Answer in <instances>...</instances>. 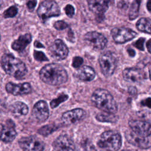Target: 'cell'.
<instances>
[{"label":"cell","mask_w":151,"mask_h":151,"mask_svg":"<svg viewBox=\"0 0 151 151\" xmlns=\"http://www.w3.org/2000/svg\"><path fill=\"white\" fill-rule=\"evenodd\" d=\"M76 77L82 81H90L95 78L96 72L91 67L84 65L77 70Z\"/></svg>","instance_id":"21"},{"label":"cell","mask_w":151,"mask_h":151,"mask_svg":"<svg viewBox=\"0 0 151 151\" xmlns=\"http://www.w3.org/2000/svg\"><path fill=\"white\" fill-rule=\"evenodd\" d=\"M32 37L30 34H25L20 35L18 39L15 40L11 45L12 48L17 51H23L26 47L31 42Z\"/></svg>","instance_id":"20"},{"label":"cell","mask_w":151,"mask_h":151,"mask_svg":"<svg viewBox=\"0 0 151 151\" xmlns=\"http://www.w3.org/2000/svg\"><path fill=\"white\" fill-rule=\"evenodd\" d=\"M37 14L42 22H45L51 17L59 16L60 9L55 1L45 0L40 4L37 9Z\"/></svg>","instance_id":"5"},{"label":"cell","mask_w":151,"mask_h":151,"mask_svg":"<svg viewBox=\"0 0 151 151\" xmlns=\"http://www.w3.org/2000/svg\"><path fill=\"white\" fill-rule=\"evenodd\" d=\"M140 2L141 0H134L132 3L129 14V19L130 20H133L138 17Z\"/></svg>","instance_id":"25"},{"label":"cell","mask_w":151,"mask_h":151,"mask_svg":"<svg viewBox=\"0 0 151 151\" xmlns=\"http://www.w3.org/2000/svg\"><path fill=\"white\" fill-rule=\"evenodd\" d=\"M18 144L24 151H43L44 149V142L35 136L22 137Z\"/></svg>","instance_id":"9"},{"label":"cell","mask_w":151,"mask_h":151,"mask_svg":"<svg viewBox=\"0 0 151 151\" xmlns=\"http://www.w3.org/2000/svg\"><path fill=\"white\" fill-rule=\"evenodd\" d=\"M147 10L151 12V0H147Z\"/></svg>","instance_id":"40"},{"label":"cell","mask_w":151,"mask_h":151,"mask_svg":"<svg viewBox=\"0 0 151 151\" xmlns=\"http://www.w3.org/2000/svg\"><path fill=\"white\" fill-rule=\"evenodd\" d=\"M37 5V1L36 0H31V1H29L27 4V7H28V9L30 11H32L34 10V8Z\"/></svg>","instance_id":"34"},{"label":"cell","mask_w":151,"mask_h":151,"mask_svg":"<svg viewBox=\"0 0 151 151\" xmlns=\"http://www.w3.org/2000/svg\"><path fill=\"white\" fill-rule=\"evenodd\" d=\"M122 151H129V150H123Z\"/></svg>","instance_id":"42"},{"label":"cell","mask_w":151,"mask_h":151,"mask_svg":"<svg viewBox=\"0 0 151 151\" xmlns=\"http://www.w3.org/2000/svg\"><path fill=\"white\" fill-rule=\"evenodd\" d=\"M123 78L129 82L137 83L146 78L145 73L137 68H127L123 71Z\"/></svg>","instance_id":"19"},{"label":"cell","mask_w":151,"mask_h":151,"mask_svg":"<svg viewBox=\"0 0 151 151\" xmlns=\"http://www.w3.org/2000/svg\"><path fill=\"white\" fill-rule=\"evenodd\" d=\"M137 28L142 31L151 34V19L147 18H142L136 23Z\"/></svg>","instance_id":"23"},{"label":"cell","mask_w":151,"mask_h":151,"mask_svg":"<svg viewBox=\"0 0 151 151\" xmlns=\"http://www.w3.org/2000/svg\"><path fill=\"white\" fill-rule=\"evenodd\" d=\"M91 100L99 109L105 112L115 114L117 106L111 93L106 89L97 88L93 93Z\"/></svg>","instance_id":"2"},{"label":"cell","mask_w":151,"mask_h":151,"mask_svg":"<svg viewBox=\"0 0 151 151\" xmlns=\"http://www.w3.org/2000/svg\"><path fill=\"white\" fill-rule=\"evenodd\" d=\"M1 66L5 73L17 79H21L27 73L24 62L10 54H5L1 57Z\"/></svg>","instance_id":"3"},{"label":"cell","mask_w":151,"mask_h":151,"mask_svg":"<svg viewBox=\"0 0 151 151\" xmlns=\"http://www.w3.org/2000/svg\"><path fill=\"white\" fill-rule=\"evenodd\" d=\"M64 10L66 15L68 17H73V16L74 15L75 9L73 6H72L71 5H70V4L67 5L64 8Z\"/></svg>","instance_id":"32"},{"label":"cell","mask_w":151,"mask_h":151,"mask_svg":"<svg viewBox=\"0 0 151 151\" xmlns=\"http://www.w3.org/2000/svg\"><path fill=\"white\" fill-rule=\"evenodd\" d=\"M83 63V59L78 56L74 57L73 60L72 65L75 68H78L80 67L81 64Z\"/></svg>","instance_id":"31"},{"label":"cell","mask_w":151,"mask_h":151,"mask_svg":"<svg viewBox=\"0 0 151 151\" xmlns=\"http://www.w3.org/2000/svg\"><path fill=\"white\" fill-rule=\"evenodd\" d=\"M125 137L130 144L141 149H147L151 147V137H143L137 134L133 131H127Z\"/></svg>","instance_id":"11"},{"label":"cell","mask_w":151,"mask_h":151,"mask_svg":"<svg viewBox=\"0 0 151 151\" xmlns=\"http://www.w3.org/2000/svg\"><path fill=\"white\" fill-rule=\"evenodd\" d=\"M52 146L56 151H75L73 141L67 135H60L53 142Z\"/></svg>","instance_id":"16"},{"label":"cell","mask_w":151,"mask_h":151,"mask_svg":"<svg viewBox=\"0 0 151 151\" xmlns=\"http://www.w3.org/2000/svg\"><path fill=\"white\" fill-rule=\"evenodd\" d=\"M146 47H147V48L148 51L151 54V39L147 41V44H146Z\"/></svg>","instance_id":"38"},{"label":"cell","mask_w":151,"mask_h":151,"mask_svg":"<svg viewBox=\"0 0 151 151\" xmlns=\"http://www.w3.org/2000/svg\"><path fill=\"white\" fill-rule=\"evenodd\" d=\"M145 38H140L138 39L134 44V45L135 47H136L137 49L140 50H144V42H145Z\"/></svg>","instance_id":"33"},{"label":"cell","mask_w":151,"mask_h":151,"mask_svg":"<svg viewBox=\"0 0 151 151\" xmlns=\"http://www.w3.org/2000/svg\"><path fill=\"white\" fill-rule=\"evenodd\" d=\"M34 57L36 60L39 61H45L48 60V58L45 56L44 53L39 51L35 50L34 51Z\"/></svg>","instance_id":"29"},{"label":"cell","mask_w":151,"mask_h":151,"mask_svg":"<svg viewBox=\"0 0 151 151\" xmlns=\"http://www.w3.org/2000/svg\"><path fill=\"white\" fill-rule=\"evenodd\" d=\"M111 35L116 43L123 44L135 38L137 33L128 28L116 27L111 30Z\"/></svg>","instance_id":"8"},{"label":"cell","mask_w":151,"mask_h":151,"mask_svg":"<svg viewBox=\"0 0 151 151\" xmlns=\"http://www.w3.org/2000/svg\"><path fill=\"white\" fill-rule=\"evenodd\" d=\"M68 98V96L66 94H61L58 98L55 99L51 101L50 106L52 109H54L57 107L61 103H63L67 100Z\"/></svg>","instance_id":"27"},{"label":"cell","mask_w":151,"mask_h":151,"mask_svg":"<svg viewBox=\"0 0 151 151\" xmlns=\"http://www.w3.org/2000/svg\"><path fill=\"white\" fill-rule=\"evenodd\" d=\"M57 129V127L53 125V124H50V125H46L41 128H40L38 130V133L40 134L41 135L46 136L52 133L54 131H55Z\"/></svg>","instance_id":"26"},{"label":"cell","mask_w":151,"mask_h":151,"mask_svg":"<svg viewBox=\"0 0 151 151\" xmlns=\"http://www.w3.org/2000/svg\"><path fill=\"white\" fill-rule=\"evenodd\" d=\"M1 139L5 143L12 142L17 136L15 124L11 120H8L5 125H1Z\"/></svg>","instance_id":"18"},{"label":"cell","mask_w":151,"mask_h":151,"mask_svg":"<svg viewBox=\"0 0 151 151\" xmlns=\"http://www.w3.org/2000/svg\"><path fill=\"white\" fill-rule=\"evenodd\" d=\"M97 145L101 149L107 151H117L122 146L120 134L112 130L106 131L101 134Z\"/></svg>","instance_id":"4"},{"label":"cell","mask_w":151,"mask_h":151,"mask_svg":"<svg viewBox=\"0 0 151 151\" xmlns=\"http://www.w3.org/2000/svg\"><path fill=\"white\" fill-rule=\"evenodd\" d=\"M5 88L8 93L14 96L27 94L31 92V86L29 83H24L21 84H15L12 82H8Z\"/></svg>","instance_id":"17"},{"label":"cell","mask_w":151,"mask_h":151,"mask_svg":"<svg viewBox=\"0 0 151 151\" xmlns=\"http://www.w3.org/2000/svg\"><path fill=\"white\" fill-rule=\"evenodd\" d=\"M99 62L101 71L105 77L113 75L117 66V58L113 53L110 51L102 52L99 58Z\"/></svg>","instance_id":"6"},{"label":"cell","mask_w":151,"mask_h":151,"mask_svg":"<svg viewBox=\"0 0 151 151\" xmlns=\"http://www.w3.org/2000/svg\"><path fill=\"white\" fill-rule=\"evenodd\" d=\"M128 92L131 95H135L137 93V90L134 87H130L128 89Z\"/></svg>","instance_id":"36"},{"label":"cell","mask_w":151,"mask_h":151,"mask_svg":"<svg viewBox=\"0 0 151 151\" xmlns=\"http://www.w3.org/2000/svg\"><path fill=\"white\" fill-rule=\"evenodd\" d=\"M96 118L99 122L107 123H115L118 120V117L115 114L105 111L98 113Z\"/></svg>","instance_id":"24"},{"label":"cell","mask_w":151,"mask_h":151,"mask_svg":"<svg viewBox=\"0 0 151 151\" xmlns=\"http://www.w3.org/2000/svg\"><path fill=\"white\" fill-rule=\"evenodd\" d=\"M54 28L57 30H63L68 27V24L64 21H57L54 24Z\"/></svg>","instance_id":"30"},{"label":"cell","mask_w":151,"mask_h":151,"mask_svg":"<svg viewBox=\"0 0 151 151\" xmlns=\"http://www.w3.org/2000/svg\"><path fill=\"white\" fill-rule=\"evenodd\" d=\"M127 52L129 53V55L130 56V57H134V55H135V51L133 50V49H132V48H129V49H127Z\"/></svg>","instance_id":"37"},{"label":"cell","mask_w":151,"mask_h":151,"mask_svg":"<svg viewBox=\"0 0 151 151\" xmlns=\"http://www.w3.org/2000/svg\"><path fill=\"white\" fill-rule=\"evenodd\" d=\"M84 40L89 46L95 50H103L107 44V40L104 35L97 31L87 32L84 36Z\"/></svg>","instance_id":"7"},{"label":"cell","mask_w":151,"mask_h":151,"mask_svg":"<svg viewBox=\"0 0 151 151\" xmlns=\"http://www.w3.org/2000/svg\"><path fill=\"white\" fill-rule=\"evenodd\" d=\"M129 125L132 131L143 137H148L151 134V123L139 120H130Z\"/></svg>","instance_id":"15"},{"label":"cell","mask_w":151,"mask_h":151,"mask_svg":"<svg viewBox=\"0 0 151 151\" xmlns=\"http://www.w3.org/2000/svg\"><path fill=\"white\" fill-rule=\"evenodd\" d=\"M89 9L99 18L103 19L104 14L108 9L110 0H87Z\"/></svg>","instance_id":"12"},{"label":"cell","mask_w":151,"mask_h":151,"mask_svg":"<svg viewBox=\"0 0 151 151\" xmlns=\"http://www.w3.org/2000/svg\"><path fill=\"white\" fill-rule=\"evenodd\" d=\"M32 115L37 122L39 123L45 122L49 116V110L47 103L44 100L37 102L33 107Z\"/></svg>","instance_id":"14"},{"label":"cell","mask_w":151,"mask_h":151,"mask_svg":"<svg viewBox=\"0 0 151 151\" xmlns=\"http://www.w3.org/2000/svg\"><path fill=\"white\" fill-rule=\"evenodd\" d=\"M141 104L143 106H147L151 108V98H147L141 101Z\"/></svg>","instance_id":"35"},{"label":"cell","mask_w":151,"mask_h":151,"mask_svg":"<svg viewBox=\"0 0 151 151\" xmlns=\"http://www.w3.org/2000/svg\"><path fill=\"white\" fill-rule=\"evenodd\" d=\"M149 77H150V79L151 80V65L149 68Z\"/></svg>","instance_id":"41"},{"label":"cell","mask_w":151,"mask_h":151,"mask_svg":"<svg viewBox=\"0 0 151 151\" xmlns=\"http://www.w3.org/2000/svg\"><path fill=\"white\" fill-rule=\"evenodd\" d=\"M86 116V111L80 108L74 109L64 113L61 121L65 125H70L83 120Z\"/></svg>","instance_id":"13"},{"label":"cell","mask_w":151,"mask_h":151,"mask_svg":"<svg viewBox=\"0 0 151 151\" xmlns=\"http://www.w3.org/2000/svg\"><path fill=\"white\" fill-rule=\"evenodd\" d=\"M51 56L56 60H64L68 55V48L65 44L60 39L55 40L49 48Z\"/></svg>","instance_id":"10"},{"label":"cell","mask_w":151,"mask_h":151,"mask_svg":"<svg viewBox=\"0 0 151 151\" xmlns=\"http://www.w3.org/2000/svg\"><path fill=\"white\" fill-rule=\"evenodd\" d=\"M34 45H35V46L36 47H37V48H44V46H43L39 41H35Z\"/></svg>","instance_id":"39"},{"label":"cell","mask_w":151,"mask_h":151,"mask_svg":"<svg viewBox=\"0 0 151 151\" xmlns=\"http://www.w3.org/2000/svg\"><path fill=\"white\" fill-rule=\"evenodd\" d=\"M40 77L44 83L52 86H58L68 80V74L65 68L56 63L44 65L40 71Z\"/></svg>","instance_id":"1"},{"label":"cell","mask_w":151,"mask_h":151,"mask_svg":"<svg viewBox=\"0 0 151 151\" xmlns=\"http://www.w3.org/2000/svg\"><path fill=\"white\" fill-rule=\"evenodd\" d=\"M18 13V8L15 6H11L5 10L3 13L4 18H12L15 17Z\"/></svg>","instance_id":"28"},{"label":"cell","mask_w":151,"mask_h":151,"mask_svg":"<svg viewBox=\"0 0 151 151\" xmlns=\"http://www.w3.org/2000/svg\"><path fill=\"white\" fill-rule=\"evenodd\" d=\"M10 111L16 116L26 115L28 112V107L26 104L21 101H16L9 107Z\"/></svg>","instance_id":"22"}]
</instances>
